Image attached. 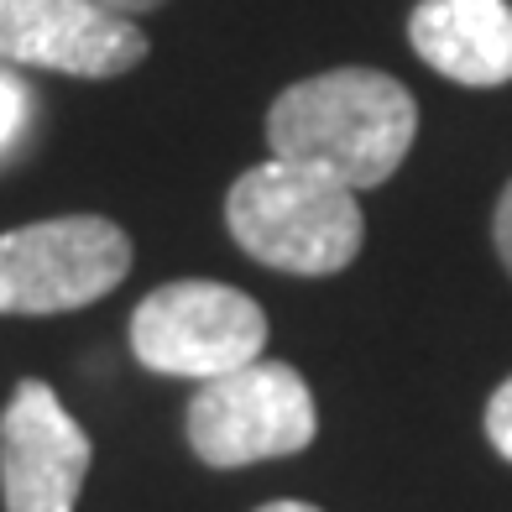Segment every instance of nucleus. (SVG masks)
<instances>
[{
	"mask_svg": "<svg viewBox=\"0 0 512 512\" xmlns=\"http://www.w3.org/2000/svg\"><path fill=\"white\" fill-rule=\"evenodd\" d=\"M418 136L413 95L377 68H330L298 79L267 110L272 157L314 168L345 189H377L403 168Z\"/></svg>",
	"mask_w": 512,
	"mask_h": 512,
	"instance_id": "obj_1",
	"label": "nucleus"
},
{
	"mask_svg": "<svg viewBox=\"0 0 512 512\" xmlns=\"http://www.w3.org/2000/svg\"><path fill=\"white\" fill-rule=\"evenodd\" d=\"M225 225L246 256L293 277H335L356 262L366 241L356 189L283 157L256 162L230 183Z\"/></svg>",
	"mask_w": 512,
	"mask_h": 512,
	"instance_id": "obj_2",
	"label": "nucleus"
},
{
	"mask_svg": "<svg viewBox=\"0 0 512 512\" xmlns=\"http://www.w3.org/2000/svg\"><path fill=\"white\" fill-rule=\"evenodd\" d=\"M131 351L147 371L162 377L215 382L225 371L262 361L267 351V314L251 293L230 283H162L131 314Z\"/></svg>",
	"mask_w": 512,
	"mask_h": 512,
	"instance_id": "obj_3",
	"label": "nucleus"
},
{
	"mask_svg": "<svg viewBox=\"0 0 512 512\" xmlns=\"http://www.w3.org/2000/svg\"><path fill=\"white\" fill-rule=\"evenodd\" d=\"M131 272V236L105 215H63L0 236V314H68L115 293Z\"/></svg>",
	"mask_w": 512,
	"mask_h": 512,
	"instance_id": "obj_4",
	"label": "nucleus"
},
{
	"mask_svg": "<svg viewBox=\"0 0 512 512\" xmlns=\"http://www.w3.org/2000/svg\"><path fill=\"white\" fill-rule=\"evenodd\" d=\"M314 434V392L288 361H251L215 382H199L189 403V445L215 471L298 455L314 445Z\"/></svg>",
	"mask_w": 512,
	"mask_h": 512,
	"instance_id": "obj_5",
	"label": "nucleus"
},
{
	"mask_svg": "<svg viewBox=\"0 0 512 512\" xmlns=\"http://www.w3.org/2000/svg\"><path fill=\"white\" fill-rule=\"evenodd\" d=\"M95 445L48 382H16L0 413V497L6 512H74Z\"/></svg>",
	"mask_w": 512,
	"mask_h": 512,
	"instance_id": "obj_6",
	"label": "nucleus"
},
{
	"mask_svg": "<svg viewBox=\"0 0 512 512\" xmlns=\"http://www.w3.org/2000/svg\"><path fill=\"white\" fill-rule=\"evenodd\" d=\"M142 58L147 32L100 0H0V63L121 79Z\"/></svg>",
	"mask_w": 512,
	"mask_h": 512,
	"instance_id": "obj_7",
	"label": "nucleus"
},
{
	"mask_svg": "<svg viewBox=\"0 0 512 512\" xmlns=\"http://www.w3.org/2000/svg\"><path fill=\"white\" fill-rule=\"evenodd\" d=\"M408 42L434 74L465 89H497L512 79V6L507 0H418Z\"/></svg>",
	"mask_w": 512,
	"mask_h": 512,
	"instance_id": "obj_8",
	"label": "nucleus"
},
{
	"mask_svg": "<svg viewBox=\"0 0 512 512\" xmlns=\"http://www.w3.org/2000/svg\"><path fill=\"white\" fill-rule=\"evenodd\" d=\"M27 110H32V95L21 89V79L0 74V152L27 131Z\"/></svg>",
	"mask_w": 512,
	"mask_h": 512,
	"instance_id": "obj_9",
	"label": "nucleus"
},
{
	"mask_svg": "<svg viewBox=\"0 0 512 512\" xmlns=\"http://www.w3.org/2000/svg\"><path fill=\"white\" fill-rule=\"evenodd\" d=\"M486 439L497 445L502 460H512V377L486 398Z\"/></svg>",
	"mask_w": 512,
	"mask_h": 512,
	"instance_id": "obj_10",
	"label": "nucleus"
},
{
	"mask_svg": "<svg viewBox=\"0 0 512 512\" xmlns=\"http://www.w3.org/2000/svg\"><path fill=\"white\" fill-rule=\"evenodd\" d=\"M492 241H497L502 267L512 272V178H507V189H502V199H497V215H492Z\"/></svg>",
	"mask_w": 512,
	"mask_h": 512,
	"instance_id": "obj_11",
	"label": "nucleus"
},
{
	"mask_svg": "<svg viewBox=\"0 0 512 512\" xmlns=\"http://www.w3.org/2000/svg\"><path fill=\"white\" fill-rule=\"evenodd\" d=\"M100 6L121 11V16H147V11H157V6H162V0H100Z\"/></svg>",
	"mask_w": 512,
	"mask_h": 512,
	"instance_id": "obj_12",
	"label": "nucleus"
},
{
	"mask_svg": "<svg viewBox=\"0 0 512 512\" xmlns=\"http://www.w3.org/2000/svg\"><path fill=\"white\" fill-rule=\"evenodd\" d=\"M256 512H319L309 502H267V507H256Z\"/></svg>",
	"mask_w": 512,
	"mask_h": 512,
	"instance_id": "obj_13",
	"label": "nucleus"
}]
</instances>
